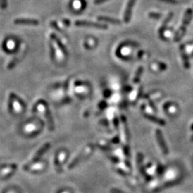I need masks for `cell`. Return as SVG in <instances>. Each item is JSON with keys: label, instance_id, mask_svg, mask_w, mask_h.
I'll return each mask as SVG.
<instances>
[{"label": "cell", "instance_id": "83f0119b", "mask_svg": "<svg viewBox=\"0 0 193 193\" xmlns=\"http://www.w3.org/2000/svg\"><path fill=\"white\" fill-rule=\"evenodd\" d=\"M106 106H107V104H106V102H104V101H102L100 104H99V107H100L101 109H104L106 107Z\"/></svg>", "mask_w": 193, "mask_h": 193}, {"label": "cell", "instance_id": "44dd1931", "mask_svg": "<svg viewBox=\"0 0 193 193\" xmlns=\"http://www.w3.org/2000/svg\"><path fill=\"white\" fill-rule=\"evenodd\" d=\"M49 48H50V56L51 59H54L55 57V49H54V46H53L52 43L49 42Z\"/></svg>", "mask_w": 193, "mask_h": 193}, {"label": "cell", "instance_id": "8fae6325", "mask_svg": "<svg viewBox=\"0 0 193 193\" xmlns=\"http://www.w3.org/2000/svg\"><path fill=\"white\" fill-rule=\"evenodd\" d=\"M97 19L99 21H100V22H108V23L112 24V25H121V21L118 19L111 18V17H98Z\"/></svg>", "mask_w": 193, "mask_h": 193}, {"label": "cell", "instance_id": "ac0fdd59", "mask_svg": "<svg viewBox=\"0 0 193 193\" xmlns=\"http://www.w3.org/2000/svg\"><path fill=\"white\" fill-rule=\"evenodd\" d=\"M10 95L12 96L13 99H14V100L17 101V102H18V104H19V105L21 106V107H25V102H24L23 101H22V99H21L20 98H19L18 96L16 95V94H14V93L11 92V93H10Z\"/></svg>", "mask_w": 193, "mask_h": 193}, {"label": "cell", "instance_id": "cb8c5ba5", "mask_svg": "<svg viewBox=\"0 0 193 193\" xmlns=\"http://www.w3.org/2000/svg\"><path fill=\"white\" fill-rule=\"evenodd\" d=\"M50 25L53 27V28L55 29L56 30H57V31H59V32H61V30L59 28V26L57 25V22H56L55 21H51V22H50Z\"/></svg>", "mask_w": 193, "mask_h": 193}, {"label": "cell", "instance_id": "52a82bcc", "mask_svg": "<svg viewBox=\"0 0 193 193\" xmlns=\"http://www.w3.org/2000/svg\"><path fill=\"white\" fill-rule=\"evenodd\" d=\"M180 54H181V57H182V61H183V64H184L185 69L188 70V69L190 68V64H189V57H188L187 54H186L184 44L180 45Z\"/></svg>", "mask_w": 193, "mask_h": 193}, {"label": "cell", "instance_id": "7402d4cb", "mask_svg": "<svg viewBox=\"0 0 193 193\" xmlns=\"http://www.w3.org/2000/svg\"><path fill=\"white\" fill-rule=\"evenodd\" d=\"M89 83L87 82H82V81H76L75 82V86H87Z\"/></svg>", "mask_w": 193, "mask_h": 193}, {"label": "cell", "instance_id": "ba28073f", "mask_svg": "<svg viewBox=\"0 0 193 193\" xmlns=\"http://www.w3.org/2000/svg\"><path fill=\"white\" fill-rule=\"evenodd\" d=\"M88 153V152L87 150H84L82 152H81V153H80L78 154V155L76 157H75V159H74L72 161V162H70V165H68V168L69 169H72L73 167H75L76 165H78L79 163H80V162H81L82 160H83L84 158L85 157V156L87 155V154Z\"/></svg>", "mask_w": 193, "mask_h": 193}, {"label": "cell", "instance_id": "8d00e7d4", "mask_svg": "<svg viewBox=\"0 0 193 193\" xmlns=\"http://www.w3.org/2000/svg\"><path fill=\"white\" fill-rule=\"evenodd\" d=\"M191 139H192V141H193V135H192V137H191Z\"/></svg>", "mask_w": 193, "mask_h": 193}, {"label": "cell", "instance_id": "d4e9b609", "mask_svg": "<svg viewBox=\"0 0 193 193\" xmlns=\"http://www.w3.org/2000/svg\"><path fill=\"white\" fill-rule=\"evenodd\" d=\"M158 67L161 71H164L167 70V65L165 63H162V62H159Z\"/></svg>", "mask_w": 193, "mask_h": 193}, {"label": "cell", "instance_id": "9c48e42d", "mask_svg": "<svg viewBox=\"0 0 193 193\" xmlns=\"http://www.w3.org/2000/svg\"><path fill=\"white\" fill-rule=\"evenodd\" d=\"M50 37H51V39L53 40V41H54V42L57 44V46L59 47V49H60V51H62V52L64 54L67 55V49H66V47L64 46V45L62 44V42L60 41V39H59L57 37V35H56L55 34H51Z\"/></svg>", "mask_w": 193, "mask_h": 193}, {"label": "cell", "instance_id": "277c9868", "mask_svg": "<svg viewBox=\"0 0 193 193\" xmlns=\"http://www.w3.org/2000/svg\"><path fill=\"white\" fill-rule=\"evenodd\" d=\"M135 1H136V0H129L128 1L127 5L126 6L125 13H124V22H125V23H128L130 21Z\"/></svg>", "mask_w": 193, "mask_h": 193}, {"label": "cell", "instance_id": "ffe728a7", "mask_svg": "<svg viewBox=\"0 0 193 193\" xmlns=\"http://www.w3.org/2000/svg\"><path fill=\"white\" fill-rule=\"evenodd\" d=\"M162 17V14L160 13H156V12H150L149 14V17L150 18L154 19H158L161 18Z\"/></svg>", "mask_w": 193, "mask_h": 193}, {"label": "cell", "instance_id": "f546056e", "mask_svg": "<svg viewBox=\"0 0 193 193\" xmlns=\"http://www.w3.org/2000/svg\"><path fill=\"white\" fill-rule=\"evenodd\" d=\"M108 1V0H94V4H102L103 2H105V1Z\"/></svg>", "mask_w": 193, "mask_h": 193}, {"label": "cell", "instance_id": "d6986e66", "mask_svg": "<svg viewBox=\"0 0 193 193\" xmlns=\"http://www.w3.org/2000/svg\"><path fill=\"white\" fill-rule=\"evenodd\" d=\"M44 167V165L41 163L38 164H35V165H32L31 167H30V169L31 170H39Z\"/></svg>", "mask_w": 193, "mask_h": 193}, {"label": "cell", "instance_id": "30bf717a", "mask_svg": "<svg viewBox=\"0 0 193 193\" xmlns=\"http://www.w3.org/2000/svg\"><path fill=\"white\" fill-rule=\"evenodd\" d=\"M144 117L147 118L148 120H149V121H151L152 122H154V123L157 124V125H161V126H165V122L163 120L158 118V117H155V116L149 115V114H146V113L144 114Z\"/></svg>", "mask_w": 193, "mask_h": 193}, {"label": "cell", "instance_id": "2e32d148", "mask_svg": "<svg viewBox=\"0 0 193 193\" xmlns=\"http://www.w3.org/2000/svg\"><path fill=\"white\" fill-rule=\"evenodd\" d=\"M143 70H144V69H143V67H142V66H140V67L137 69V72H136V74H135V75L134 77V80H133L134 83L139 82V80H140V77H141L142 74Z\"/></svg>", "mask_w": 193, "mask_h": 193}, {"label": "cell", "instance_id": "6da1fadb", "mask_svg": "<svg viewBox=\"0 0 193 193\" xmlns=\"http://www.w3.org/2000/svg\"><path fill=\"white\" fill-rule=\"evenodd\" d=\"M193 11L192 9H187L185 13L184 18H183L182 23L180 25L179 30L176 32L174 37V41L175 42H179L182 39V38L184 37L185 34L186 32L187 27L188 25H189L191 22V19L192 18Z\"/></svg>", "mask_w": 193, "mask_h": 193}, {"label": "cell", "instance_id": "f1b7e54d", "mask_svg": "<svg viewBox=\"0 0 193 193\" xmlns=\"http://www.w3.org/2000/svg\"><path fill=\"white\" fill-rule=\"evenodd\" d=\"M114 125H115V127H116V129H118L119 121H118V119H117V117H115V120H114Z\"/></svg>", "mask_w": 193, "mask_h": 193}, {"label": "cell", "instance_id": "9a60e30c", "mask_svg": "<svg viewBox=\"0 0 193 193\" xmlns=\"http://www.w3.org/2000/svg\"><path fill=\"white\" fill-rule=\"evenodd\" d=\"M16 168H17V166H16V165H12V166L10 167H6V168L1 170V171L0 172V175H3V176L9 175V174H10L12 172L14 171Z\"/></svg>", "mask_w": 193, "mask_h": 193}, {"label": "cell", "instance_id": "5bb4252c", "mask_svg": "<svg viewBox=\"0 0 193 193\" xmlns=\"http://www.w3.org/2000/svg\"><path fill=\"white\" fill-rule=\"evenodd\" d=\"M49 143H46V144H44V145H43L42 147L40 148L37 152H36V154H35V157H34V160H37L40 156L42 155L45 151H46L48 149H49Z\"/></svg>", "mask_w": 193, "mask_h": 193}, {"label": "cell", "instance_id": "d590c367", "mask_svg": "<svg viewBox=\"0 0 193 193\" xmlns=\"http://www.w3.org/2000/svg\"><path fill=\"white\" fill-rule=\"evenodd\" d=\"M190 56H191V57H193V51H192V53H191V54H190Z\"/></svg>", "mask_w": 193, "mask_h": 193}, {"label": "cell", "instance_id": "f35d334b", "mask_svg": "<svg viewBox=\"0 0 193 193\" xmlns=\"http://www.w3.org/2000/svg\"><path fill=\"white\" fill-rule=\"evenodd\" d=\"M192 129L193 130V125H192Z\"/></svg>", "mask_w": 193, "mask_h": 193}, {"label": "cell", "instance_id": "4316f807", "mask_svg": "<svg viewBox=\"0 0 193 193\" xmlns=\"http://www.w3.org/2000/svg\"><path fill=\"white\" fill-rule=\"evenodd\" d=\"M62 23H63L65 26L68 27V26L70 25L71 22H70V20H69V19H63V20H62Z\"/></svg>", "mask_w": 193, "mask_h": 193}, {"label": "cell", "instance_id": "7a4b0ae2", "mask_svg": "<svg viewBox=\"0 0 193 193\" xmlns=\"http://www.w3.org/2000/svg\"><path fill=\"white\" fill-rule=\"evenodd\" d=\"M75 25L76 26H83V27H92V28L98 29V30H107L108 28L107 25H104V24L97 23V22H92L89 21L85 20H77L75 22Z\"/></svg>", "mask_w": 193, "mask_h": 193}, {"label": "cell", "instance_id": "484cf974", "mask_svg": "<svg viewBox=\"0 0 193 193\" xmlns=\"http://www.w3.org/2000/svg\"><path fill=\"white\" fill-rule=\"evenodd\" d=\"M69 81H70V80H67V81L65 82L63 85V87H64V91L67 92V89H68V86H69Z\"/></svg>", "mask_w": 193, "mask_h": 193}, {"label": "cell", "instance_id": "836d02e7", "mask_svg": "<svg viewBox=\"0 0 193 193\" xmlns=\"http://www.w3.org/2000/svg\"><path fill=\"white\" fill-rule=\"evenodd\" d=\"M163 1H166V2H170V3H176V0H163Z\"/></svg>", "mask_w": 193, "mask_h": 193}, {"label": "cell", "instance_id": "3957f363", "mask_svg": "<svg viewBox=\"0 0 193 193\" xmlns=\"http://www.w3.org/2000/svg\"><path fill=\"white\" fill-rule=\"evenodd\" d=\"M156 138H157V141L158 142L159 146H160L161 150L162 152H163V154H168V148H167V146L165 143V139H164L163 137V135H162V131L159 129H157L156 130Z\"/></svg>", "mask_w": 193, "mask_h": 193}, {"label": "cell", "instance_id": "e0dca14e", "mask_svg": "<svg viewBox=\"0 0 193 193\" xmlns=\"http://www.w3.org/2000/svg\"><path fill=\"white\" fill-rule=\"evenodd\" d=\"M121 120H122V123H123V125H124V128H125V134H126V136L127 137V138L129 139V137H130V132H129V128L127 126V118L124 115H122Z\"/></svg>", "mask_w": 193, "mask_h": 193}, {"label": "cell", "instance_id": "d6a6232c", "mask_svg": "<svg viewBox=\"0 0 193 193\" xmlns=\"http://www.w3.org/2000/svg\"><path fill=\"white\" fill-rule=\"evenodd\" d=\"M112 192H113V193H125V192H122V191H120V190H119V189H112Z\"/></svg>", "mask_w": 193, "mask_h": 193}, {"label": "cell", "instance_id": "5b68a950", "mask_svg": "<svg viewBox=\"0 0 193 193\" xmlns=\"http://www.w3.org/2000/svg\"><path fill=\"white\" fill-rule=\"evenodd\" d=\"M15 25H38L39 22L37 19H28V18H19L14 21Z\"/></svg>", "mask_w": 193, "mask_h": 193}, {"label": "cell", "instance_id": "4fadbf2b", "mask_svg": "<svg viewBox=\"0 0 193 193\" xmlns=\"http://www.w3.org/2000/svg\"><path fill=\"white\" fill-rule=\"evenodd\" d=\"M142 159H143V156L142 154L140 152L139 153H138L137 154V162H138V165H139V170H140L141 173L143 175H144V177L145 178H149V176L146 174L145 171H144V167H143V165H142Z\"/></svg>", "mask_w": 193, "mask_h": 193}, {"label": "cell", "instance_id": "8992f818", "mask_svg": "<svg viewBox=\"0 0 193 193\" xmlns=\"http://www.w3.org/2000/svg\"><path fill=\"white\" fill-rule=\"evenodd\" d=\"M173 12L169 13L168 15H167V17H166V19H165V20H164V22H162L160 30H159V35H160V39H162V40H166L165 39V35H164V33H165V30H166L167 26V25H168L169 22L171 20V19L173 18Z\"/></svg>", "mask_w": 193, "mask_h": 193}, {"label": "cell", "instance_id": "7c38bea8", "mask_svg": "<svg viewBox=\"0 0 193 193\" xmlns=\"http://www.w3.org/2000/svg\"><path fill=\"white\" fill-rule=\"evenodd\" d=\"M44 115L45 117H46V120H47V123H48V126H49V129L51 130H54V122H53V120H52V117H51V115L49 112V109L47 107L45 108L44 110Z\"/></svg>", "mask_w": 193, "mask_h": 193}, {"label": "cell", "instance_id": "74e56055", "mask_svg": "<svg viewBox=\"0 0 193 193\" xmlns=\"http://www.w3.org/2000/svg\"><path fill=\"white\" fill-rule=\"evenodd\" d=\"M8 193H14V192H8Z\"/></svg>", "mask_w": 193, "mask_h": 193}, {"label": "cell", "instance_id": "603a6c76", "mask_svg": "<svg viewBox=\"0 0 193 193\" xmlns=\"http://www.w3.org/2000/svg\"><path fill=\"white\" fill-rule=\"evenodd\" d=\"M7 7V0H0V8L5 9Z\"/></svg>", "mask_w": 193, "mask_h": 193}, {"label": "cell", "instance_id": "e575fe53", "mask_svg": "<svg viewBox=\"0 0 193 193\" xmlns=\"http://www.w3.org/2000/svg\"><path fill=\"white\" fill-rule=\"evenodd\" d=\"M188 44H193V41H191V42H188Z\"/></svg>", "mask_w": 193, "mask_h": 193}, {"label": "cell", "instance_id": "1f68e13d", "mask_svg": "<svg viewBox=\"0 0 193 193\" xmlns=\"http://www.w3.org/2000/svg\"><path fill=\"white\" fill-rule=\"evenodd\" d=\"M149 104H150L151 107H152V108L154 110L157 111V109H156V107H155V105H154V104H153V103H152V100H150V99H149Z\"/></svg>", "mask_w": 193, "mask_h": 193}, {"label": "cell", "instance_id": "4dcf8cb0", "mask_svg": "<svg viewBox=\"0 0 193 193\" xmlns=\"http://www.w3.org/2000/svg\"><path fill=\"white\" fill-rule=\"evenodd\" d=\"M104 96H106V97H109V96H110V94H111L110 91H109L108 89L105 90V91L104 92Z\"/></svg>", "mask_w": 193, "mask_h": 193}]
</instances>
